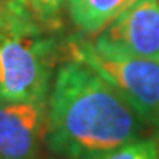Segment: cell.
Returning <instances> with one entry per match:
<instances>
[{
	"mask_svg": "<svg viewBox=\"0 0 159 159\" xmlns=\"http://www.w3.org/2000/svg\"><path fill=\"white\" fill-rule=\"evenodd\" d=\"M46 128L47 101L0 99V159H39Z\"/></svg>",
	"mask_w": 159,
	"mask_h": 159,
	"instance_id": "obj_4",
	"label": "cell"
},
{
	"mask_svg": "<svg viewBox=\"0 0 159 159\" xmlns=\"http://www.w3.org/2000/svg\"><path fill=\"white\" fill-rule=\"evenodd\" d=\"M101 159H159V149L154 138H136L111 151Z\"/></svg>",
	"mask_w": 159,
	"mask_h": 159,
	"instance_id": "obj_7",
	"label": "cell"
},
{
	"mask_svg": "<svg viewBox=\"0 0 159 159\" xmlns=\"http://www.w3.org/2000/svg\"><path fill=\"white\" fill-rule=\"evenodd\" d=\"M38 20L33 13L30 0H0V23H26Z\"/></svg>",
	"mask_w": 159,
	"mask_h": 159,
	"instance_id": "obj_8",
	"label": "cell"
},
{
	"mask_svg": "<svg viewBox=\"0 0 159 159\" xmlns=\"http://www.w3.org/2000/svg\"><path fill=\"white\" fill-rule=\"evenodd\" d=\"M149 127L91 67L67 57L47 99L46 148L62 159H101Z\"/></svg>",
	"mask_w": 159,
	"mask_h": 159,
	"instance_id": "obj_1",
	"label": "cell"
},
{
	"mask_svg": "<svg viewBox=\"0 0 159 159\" xmlns=\"http://www.w3.org/2000/svg\"><path fill=\"white\" fill-rule=\"evenodd\" d=\"M39 20L0 23V99L47 101L65 39Z\"/></svg>",
	"mask_w": 159,
	"mask_h": 159,
	"instance_id": "obj_2",
	"label": "cell"
},
{
	"mask_svg": "<svg viewBox=\"0 0 159 159\" xmlns=\"http://www.w3.org/2000/svg\"><path fill=\"white\" fill-rule=\"evenodd\" d=\"M59 2H60V3L63 5V7H65V5H67V0H59Z\"/></svg>",
	"mask_w": 159,
	"mask_h": 159,
	"instance_id": "obj_11",
	"label": "cell"
},
{
	"mask_svg": "<svg viewBox=\"0 0 159 159\" xmlns=\"http://www.w3.org/2000/svg\"><path fill=\"white\" fill-rule=\"evenodd\" d=\"M96 41L120 52L159 62V0H136L96 36Z\"/></svg>",
	"mask_w": 159,
	"mask_h": 159,
	"instance_id": "obj_5",
	"label": "cell"
},
{
	"mask_svg": "<svg viewBox=\"0 0 159 159\" xmlns=\"http://www.w3.org/2000/svg\"><path fill=\"white\" fill-rule=\"evenodd\" d=\"M154 140H156V144H157V149H159V119L154 124Z\"/></svg>",
	"mask_w": 159,
	"mask_h": 159,
	"instance_id": "obj_10",
	"label": "cell"
},
{
	"mask_svg": "<svg viewBox=\"0 0 159 159\" xmlns=\"http://www.w3.org/2000/svg\"><path fill=\"white\" fill-rule=\"evenodd\" d=\"M30 2H31L34 16L41 23H44L49 28H54V30H60V25H62L60 15L63 10V5L59 0H30Z\"/></svg>",
	"mask_w": 159,
	"mask_h": 159,
	"instance_id": "obj_9",
	"label": "cell"
},
{
	"mask_svg": "<svg viewBox=\"0 0 159 159\" xmlns=\"http://www.w3.org/2000/svg\"><path fill=\"white\" fill-rule=\"evenodd\" d=\"M63 52L91 67L135 107L148 125L159 119V62L130 55L83 36L65 39Z\"/></svg>",
	"mask_w": 159,
	"mask_h": 159,
	"instance_id": "obj_3",
	"label": "cell"
},
{
	"mask_svg": "<svg viewBox=\"0 0 159 159\" xmlns=\"http://www.w3.org/2000/svg\"><path fill=\"white\" fill-rule=\"evenodd\" d=\"M136 0H67L70 20L84 34H99Z\"/></svg>",
	"mask_w": 159,
	"mask_h": 159,
	"instance_id": "obj_6",
	"label": "cell"
}]
</instances>
